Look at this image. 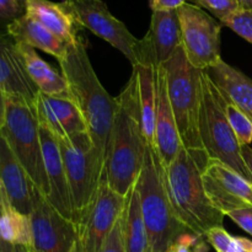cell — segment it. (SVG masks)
<instances>
[{"label": "cell", "mask_w": 252, "mask_h": 252, "mask_svg": "<svg viewBox=\"0 0 252 252\" xmlns=\"http://www.w3.org/2000/svg\"><path fill=\"white\" fill-rule=\"evenodd\" d=\"M167 93L182 145L189 150H204L199 135L202 105V73L187 61L182 46L165 64Z\"/></svg>", "instance_id": "5"}, {"label": "cell", "mask_w": 252, "mask_h": 252, "mask_svg": "<svg viewBox=\"0 0 252 252\" xmlns=\"http://www.w3.org/2000/svg\"><path fill=\"white\" fill-rule=\"evenodd\" d=\"M251 120H252V118H251Z\"/></svg>", "instance_id": "46"}, {"label": "cell", "mask_w": 252, "mask_h": 252, "mask_svg": "<svg viewBox=\"0 0 252 252\" xmlns=\"http://www.w3.org/2000/svg\"><path fill=\"white\" fill-rule=\"evenodd\" d=\"M127 196L108 186L102 175L95 199L76 221V252H102L116 221L122 216Z\"/></svg>", "instance_id": "10"}, {"label": "cell", "mask_w": 252, "mask_h": 252, "mask_svg": "<svg viewBox=\"0 0 252 252\" xmlns=\"http://www.w3.org/2000/svg\"><path fill=\"white\" fill-rule=\"evenodd\" d=\"M155 150L164 166L171 164L184 148L167 93L166 71L162 65L155 69Z\"/></svg>", "instance_id": "15"}, {"label": "cell", "mask_w": 252, "mask_h": 252, "mask_svg": "<svg viewBox=\"0 0 252 252\" xmlns=\"http://www.w3.org/2000/svg\"><path fill=\"white\" fill-rule=\"evenodd\" d=\"M177 15L181 46L189 64L199 70H207L221 61V22L202 7L187 1L177 9Z\"/></svg>", "instance_id": "9"}, {"label": "cell", "mask_w": 252, "mask_h": 252, "mask_svg": "<svg viewBox=\"0 0 252 252\" xmlns=\"http://www.w3.org/2000/svg\"><path fill=\"white\" fill-rule=\"evenodd\" d=\"M21 252H29V248H27V249H25V250H22Z\"/></svg>", "instance_id": "45"}, {"label": "cell", "mask_w": 252, "mask_h": 252, "mask_svg": "<svg viewBox=\"0 0 252 252\" xmlns=\"http://www.w3.org/2000/svg\"><path fill=\"white\" fill-rule=\"evenodd\" d=\"M0 235L6 243L19 248H31L30 216L20 213L10 203L0 209Z\"/></svg>", "instance_id": "26"}, {"label": "cell", "mask_w": 252, "mask_h": 252, "mask_svg": "<svg viewBox=\"0 0 252 252\" xmlns=\"http://www.w3.org/2000/svg\"><path fill=\"white\" fill-rule=\"evenodd\" d=\"M208 157L204 150L182 148L174 161L165 167L170 202L177 219L199 236L216 226H223L225 216L212 204L203 184Z\"/></svg>", "instance_id": "3"}, {"label": "cell", "mask_w": 252, "mask_h": 252, "mask_svg": "<svg viewBox=\"0 0 252 252\" xmlns=\"http://www.w3.org/2000/svg\"><path fill=\"white\" fill-rule=\"evenodd\" d=\"M186 2V0H149L150 9L153 11H169L177 10Z\"/></svg>", "instance_id": "35"}, {"label": "cell", "mask_w": 252, "mask_h": 252, "mask_svg": "<svg viewBox=\"0 0 252 252\" xmlns=\"http://www.w3.org/2000/svg\"><path fill=\"white\" fill-rule=\"evenodd\" d=\"M204 239L217 252H229L233 245L234 236L224 226H216L204 234Z\"/></svg>", "instance_id": "31"}, {"label": "cell", "mask_w": 252, "mask_h": 252, "mask_svg": "<svg viewBox=\"0 0 252 252\" xmlns=\"http://www.w3.org/2000/svg\"><path fill=\"white\" fill-rule=\"evenodd\" d=\"M203 184L209 201L225 217L235 209L252 208V184L224 162L208 159Z\"/></svg>", "instance_id": "13"}, {"label": "cell", "mask_w": 252, "mask_h": 252, "mask_svg": "<svg viewBox=\"0 0 252 252\" xmlns=\"http://www.w3.org/2000/svg\"><path fill=\"white\" fill-rule=\"evenodd\" d=\"M102 252H126L125 234H123V213L116 221L112 231L108 235Z\"/></svg>", "instance_id": "32"}, {"label": "cell", "mask_w": 252, "mask_h": 252, "mask_svg": "<svg viewBox=\"0 0 252 252\" xmlns=\"http://www.w3.org/2000/svg\"><path fill=\"white\" fill-rule=\"evenodd\" d=\"M206 71L220 93L252 118V79L223 59Z\"/></svg>", "instance_id": "21"}, {"label": "cell", "mask_w": 252, "mask_h": 252, "mask_svg": "<svg viewBox=\"0 0 252 252\" xmlns=\"http://www.w3.org/2000/svg\"><path fill=\"white\" fill-rule=\"evenodd\" d=\"M199 238L201 236L197 235V234L187 231V233L182 234L165 252H191Z\"/></svg>", "instance_id": "34"}, {"label": "cell", "mask_w": 252, "mask_h": 252, "mask_svg": "<svg viewBox=\"0 0 252 252\" xmlns=\"http://www.w3.org/2000/svg\"><path fill=\"white\" fill-rule=\"evenodd\" d=\"M74 10L81 26L120 51L132 66L137 64L140 39L135 38L125 24L113 16L102 0H64Z\"/></svg>", "instance_id": "11"}, {"label": "cell", "mask_w": 252, "mask_h": 252, "mask_svg": "<svg viewBox=\"0 0 252 252\" xmlns=\"http://www.w3.org/2000/svg\"><path fill=\"white\" fill-rule=\"evenodd\" d=\"M6 33L16 42L29 44L34 49H41L56 57L58 61L64 58L68 51V44L65 42L59 39L56 34L27 15L7 25Z\"/></svg>", "instance_id": "22"}, {"label": "cell", "mask_w": 252, "mask_h": 252, "mask_svg": "<svg viewBox=\"0 0 252 252\" xmlns=\"http://www.w3.org/2000/svg\"><path fill=\"white\" fill-rule=\"evenodd\" d=\"M225 97V96H224ZM226 117L231 129L235 133L240 147L250 145L252 143V120L248 113L244 112L240 107L225 97Z\"/></svg>", "instance_id": "27"}, {"label": "cell", "mask_w": 252, "mask_h": 252, "mask_svg": "<svg viewBox=\"0 0 252 252\" xmlns=\"http://www.w3.org/2000/svg\"><path fill=\"white\" fill-rule=\"evenodd\" d=\"M6 97L7 95L0 90V129L5 123V113H6Z\"/></svg>", "instance_id": "38"}, {"label": "cell", "mask_w": 252, "mask_h": 252, "mask_svg": "<svg viewBox=\"0 0 252 252\" xmlns=\"http://www.w3.org/2000/svg\"><path fill=\"white\" fill-rule=\"evenodd\" d=\"M241 154H243L244 161H245L246 166H248L249 171H250L252 176V148L250 145H245V147H241Z\"/></svg>", "instance_id": "37"}, {"label": "cell", "mask_w": 252, "mask_h": 252, "mask_svg": "<svg viewBox=\"0 0 252 252\" xmlns=\"http://www.w3.org/2000/svg\"><path fill=\"white\" fill-rule=\"evenodd\" d=\"M29 252H36L33 250V249H31V248H29Z\"/></svg>", "instance_id": "44"}, {"label": "cell", "mask_w": 252, "mask_h": 252, "mask_svg": "<svg viewBox=\"0 0 252 252\" xmlns=\"http://www.w3.org/2000/svg\"><path fill=\"white\" fill-rule=\"evenodd\" d=\"M25 249L26 248H19V246H14L11 244L6 243L0 235V252H21Z\"/></svg>", "instance_id": "39"}, {"label": "cell", "mask_w": 252, "mask_h": 252, "mask_svg": "<svg viewBox=\"0 0 252 252\" xmlns=\"http://www.w3.org/2000/svg\"><path fill=\"white\" fill-rule=\"evenodd\" d=\"M137 189L149 239V252H165L182 234L191 231L177 219L170 202L165 166L155 148L147 145Z\"/></svg>", "instance_id": "4"}, {"label": "cell", "mask_w": 252, "mask_h": 252, "mask_svg": "<svg viewBox=\"0 0 252 252\" xmlns=\"http://www.w3.org/2000/svg\"><path fill=\"white\" fill-rule=\"evenodd\" d=\"M34 108L39 125H43L57 138H69L88 132L80 111L69 95L49 96L38 93Z\"/></svg>", "instance_id": "18"}, {"label": "cell", "mask_w": 252, "mask_h": 252, "mask_svg": "<svg viewBox=\"0 0 252 252\" xmlns=\"http://www.w3.org/2000/svg\"><path fill=\"white\" fill-rule=\"evenodd\" d=\"M197 6L206 9L216 19L223 21L226 17L239 11V5L236 0H192Z\"/></svg>", "instance_id": "29"}, {"label": "cell", "mask_w": 252, "mask_h": 252, "mask_svg": "<svg viewBox=\"0 0 252 252\" xmlns=\"http://www.w3.org/2000/svg\"><path fill=\"white\" fill-rule=\"evenodd\" d=\"M0 181L7 201L16 211L30 216L39 191L0 133Z\"/></svg>", "instance_id": "17"}, {"label": "cell", "mask_w": 252, "mask_h": 252, "mask_svg": "<svg viewBox=\"0 0 252 252\" xmlns=\"http://www.w3.org/2000/svg\"><path fill=\"white\" fill-rule=\"evenodd\" d=\"M0 133L42 194L49 187L42 154L39 122L34 103L21 96L7 95L5 123Z\"/></svg>", "instance_id": "7"}, {"label": "cell", "mask_w": 252, "mask_h": 252, "mask_svg": "<svg viewBox=\"0 0 252 252\" xmlns=\"http://www.w3.org/2000/svg\"><path fill=\"white\" fill-rule=\"evenodd\" d=\"M221 25L233 30L236 34L252 44V11L239 10L223 20Z\"/></svg>", "instance_id": "28"}, {"label": "cell", "mask_w": 252, "mask_h": 252, "mask_svg": "<svg viewBox=\"0 0 252 252\" xmlns=\"http://www.w3.org/2000/svg\"><path fill=\"white\" fill-rule=\"evenodd\" d=\"M147 145L143 130L138 76L133 70L127 85L116 97L115 116L103 166V176L108 186L121 196H127L137 182Z\"/></svg>", "instance_id": "1"}, {"label": "cell", "mask_w": 252, "mask_h": 252, "mask_svg": "<svg viewBox=\"0 0 252 252\" xmlns=\"http://www.w3.org/2000/svg\"><path fill=\"white\" fill-rule=\"evenodd\" d=\"M123 234L126 252H149V239L140 207L137 185H133L127 194L123 209Z\"/></svg>", "instance_id": "24"}, {"label": "cell", "mask_w": 252, "mask_h": 252, "mask_svg": "<svg viewBox=\"0 0 252 252\" xmlns=\"http://www.w3.org/2000/svg\"><path fill=\"white\" fill-rule=\"evenodd\" d=\"M26 15L46 27L66 44L75 43L84 29L66 1L26 0Z\"/></svg>", "instance_id": "20"}, {"label": "cell", "mask_w": 252, "mask_h": 252, "mask_svg": "<svg viewBox=\"0 0 252 252\" xmlns=\"http://www.w3.org/2000/svg\"><path fill=\"white\" fill-rule=\"evenodd\" d=\"M39 137H41L44 170H46L49 187V194L47 198L59 213L73 220L70 189H69L58 140L56 135L43 125H39Z\"/></svg>", "instance_id": "16"}, {"label": "cell", "mask_w": 252, "mask_h": 252, "mask_svg": "<svg viewBox=\"0 0 252 252\" xmlns=\"http://www.w3.org/2000/svg\"><path fill=\"white\" fill-rule=\"evenodd\" d=\"M226 101L206 70L202 73V105L199 135L208 159L219 160L252 184V176L244 161L241 147L229 125Z\"/></svg>", "instance_id": "6"}, {"label": "cell", "mask_w": 252, "mask_h": 252, "mask_svg": "<svg viewBox=\"0 0 252 252\" xmlns=\"http://www.w3.org/2000/svg\"><path fill=\"white\" fill-rule=\"evenodd\" d=\"M0 90L6 95L21 96L30 102L36 101L38 89L25 66L17 43L6 32L0 31Z\"/></svg>", "instance_id": "19"}, {"label": "cell", "mask_w": 252, "mask_h": 252, "mask_svg": "<svg viewBox=\"0 0 252 252\" xmlns=\"http://www.w3.org/2000/svg\"><path fill=\"white\" fill-rule=\"evenodd\" d=\"M7 203H9V201H7L6 193H5L4 187H2L1 181H0V209H1L4 206H6Z\"/></svg>", "instance_id": "42"}, {"label": "cell", "mask_w": 252, "mask_h": 252, "mask_svg": "<svg viewBox=\"0 0 252 252\" xmlns=\"http://www.w3.org/2000/svg\"><path fill=\"white\" fill-rule=\"evenodd\" d=\"M58 62L69 97L80 111L91 142L105 159L116 97H112L98 80L83 36L75 43L68 44L66 54Z\"/></svg>", "instance_id": "2"}, {"label": "cell", "mask_w": 252, "mask_h": 252, "mask_svg": "<svg viewBox=\"0 0 252 252\" xmlns=\"http://www.w3.org/2000/svg\"><path fill=\"white\" fill-rule=\"evenodd\" d=\"M26 15V0H0V25L5 27Z\"/></svg>", "instance_id": "30"}, {"label": "cell", "mask_w": 252, "mask_h": 252, "mask_svg": "<svg viewBox=\"0 0 252 252\" xmlns=\"http://www.w3.org/2000/svg\"><path fill=\"white\" fill-rule=\"evenodd\" d=\"M243 230L252 236V208H240L231 211L226 214Z\"/></svg>", "instance_id": "33"}, {"label": "cell", "mask_w": 252, "mask_h": 252, "mask_svg": "<svg viewBox=\"0 0 252 252\" xmlns=\"http://www.w3.org/2000/svg\"><path fill=\"white\" fill-rule=\"evenodd\" d=\"M208 243H207V240L204 239V236H201V238L198 239V241L196 243V245L193 246L191 252H208Z\"/></svg>", "instance_id": "40"}, {"label": "cell", "mask_w": 252, "mask_h": 252, "mask_svg": "<svg viewBox=\"0 0 252 252\" xmlns=\"http://www.w3.org/2000/svg\"><path fill=\"white\" fill-rule=\"evenodd\" d=\"M236 2L241 11H252V0H236Z\"/></svg>", "instance_id": "41"}, {"label": "cell", "mask_w": 252, "mask_h": 252, "mask_svg": "<svg viewBox=\"0 0 252 252\" xmlns=\"http://www.w3.org/2000/svg\"><path fill=\"white\" fill-rule=\"evenodd\" d=\"M32 245L36 252H70L76 243V225L59 213L44 194L37 192L30 214Z\"/></svg>", "instance_id": "12"}, {"label": "cell", "mask_w": 252, "mask_h": 252, "mask_svg": "<svg viewBox=\"0 0 252 252\" xmlns=\"http://www.w3.org/2000/svg\"><path fill=\"white\" fill-rule=\"evenodd\" d=\"M70 252H76V245L73 246V249H71Z\"/></svg>", "instance_id": "43"}, {"label": "cell", "mask_w": 252, "mask_h": 252, "mask_svg": "<svg viewBox=\"0 0 252 252\" xmlns=\"http://www.w3.org/2000/svg\"><path fill=\"white\" fill-rule=\"evenodd\" d=\"M229 252H252V241L243 236H234L233 245Z\"/></svg>", "instance_id": "36"}, {"label": "cell", "mask_w": 252, "mask_h": 252, "mask_svg": "<svg viewBox=\"0 0 252 252\" xmlns=\"http://www.w3.org/2000/svg\"><path fill=\"white\" fill-rule=\"evenodd\" d=\"M16 43L25 62L27 73L39 93L49 96L68 95V86L63 74H59L58 71L54 70L52 65H49L38 56L36 49L30 47L29 44L21 42Z\"/></svg>", "instance_id": "23"}, {"label": "cell", "mask_w": 252, "mask_h": 252, "mask_svg": "<svg viewBox=\"0 0 252 252\" xmlns=\"http://www.w3.org/2000/svg\"><path fill=\"white\" fill-rule=\"evenodd\" d=\"M181 44V26L177 10L153 11L149 30L139 42L137 64L162 65Z\"/></svg>", "instance_id": "14"}, {"label": "cell", "mask_w": 252, "mask_h": 252, "mask_svg": "<svg viewBox=\"0 0 252 252\" xmlns=\"http://www.w3.org/2000/svg\"><path fill=\"white\" fill-rule=\"evenodd\" d=\"M155 69L157 66L147 63H138L133 66L138 76L143 130L148 145L153 148H155Z\"/></svg>", "instance_id": "25"}, {"label": "cell", "mask_w": 252, "mask_h": 252, "mask_svg": "<svg viewBox=\"0 0 252 252\" xmlns=\"http://www.w3.org/2000/svg\"><path fill=\"white\" fill-rule=\"evenodd\" d=\"M65 167L73 204V221L81 218L95 199L103 175L105 159L91 142L88 132L57 138Z\"/></svg>", "instance_id": "8"}]
</instances>
